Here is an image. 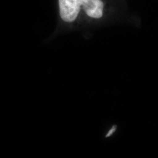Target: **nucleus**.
I'll list each match as a JSON object with an SVG mask.
<instances>
[{"label":"nucleus","instance_id":"nucleus-2","mask_svg":"<svg viewBox=\"0 0 158 158\" xmlns=\"http://www.w3.org/2000/svg\"><path fill=\"white\" fill-rule=\"evenodd\" d=\"M116 130V125L113 126V127L110 128V129L108 131V133L106 135V138H108V137H110V136H111L114 133H115Z\"/></svg>","mask_w":158,"mask_h":158},{"label":"nucleus","instance_id":"nucleus-1","mask_svg":"<svg viewBox=\"0 0 158 158\" xmlns=\"http://www.w3.org/2000/svg\"><path fill=\"white\" fill-rule=\"evenodd\" d=\"M59 24L50 39L70 31H89L108 25L138 26L127 0H57Z\"/></svg>","mask_w":158,"mask_h":158}]
</instances>
